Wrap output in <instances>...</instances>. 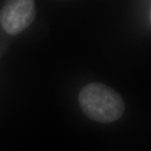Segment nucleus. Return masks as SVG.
I'll return each mask as SVG.
<instances>
[{
	"mask_svg": "<svg viewBox=\"0 0 151 151\" xmlns=\"http://www.w3.org/2000/svg\"><path fill=\"white\" fill-rule=\"evenodd\" d=\"M78 99L86 117L101 124H110L119 120L125 111L123 97L103 83L86 84L81 90Z\"/></svg>",
	"mask_w": 151,
	"mask_h": 151,
	"instance_id": "obj_1",
	"label": "nucleus"
},
{
	"mask_svg": "<svg viewBox=\"0 0 151 151\" xmlns=\"http://www.w3.org/2000/svg\"><path fill=\"white\" fill-rule=\"evenodd\" d=\"M35 14V4L32 0L9 1L0 11V24L5 32L15 35L32 24Z\"/></svg>",
	"mask_w": 151,
	"mask_h": 151,
	"instance_id": "obj_2",
	"label": "nucleus"
}]
</instances>
